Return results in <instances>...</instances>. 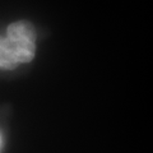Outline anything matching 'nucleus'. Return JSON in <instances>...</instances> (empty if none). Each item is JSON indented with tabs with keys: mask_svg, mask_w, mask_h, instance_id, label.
<instances>
[{
	"mask_svg": "<svg viewBox=\"0 0 153 153\" xmlns=\"http://www.w3.org/2000/svg\"><path fill=\"white\" fill-rule=\"evenodd\" d=\"M18 64H26L35 57L36 30L28 21H18L9 25L7 36Z\"/></svg>",
	"mask_w": 153,
	"mask_h": 153,
	"instance_id": "nucleus-1",
	"label": "nucleus"
},
{
	"mask_svg": "<svg viewBox=\"0 0 153 153\" xmlns=\"http://www.w3.org/2000/svg\"><path fill=\"white\" fill-rule=\"evenodd\" d=\"M18 61L13 54L8 38L0 36V69L13 70L18 66Z\"/></svg>",
	"mask_w": 153,
	"mask_h": 153,
	"instance_id": "nucleus-2",
	"label": "nucleus"
},
{
	"mask_svg": "<svg viewBox=\"0 0 153 153\" xmlns=\"http://www.w3.org/2000/svg\"><path fill=\"white\" fill-rule=\"evenodd\" d=\"M0 148H1V135H0Z\"/></svg>",
	"mask_w": 153,
	"mask_h": 153,
	"instance_id": "nucleus-3",
	"label": "nucleus"
}]
</instances>
